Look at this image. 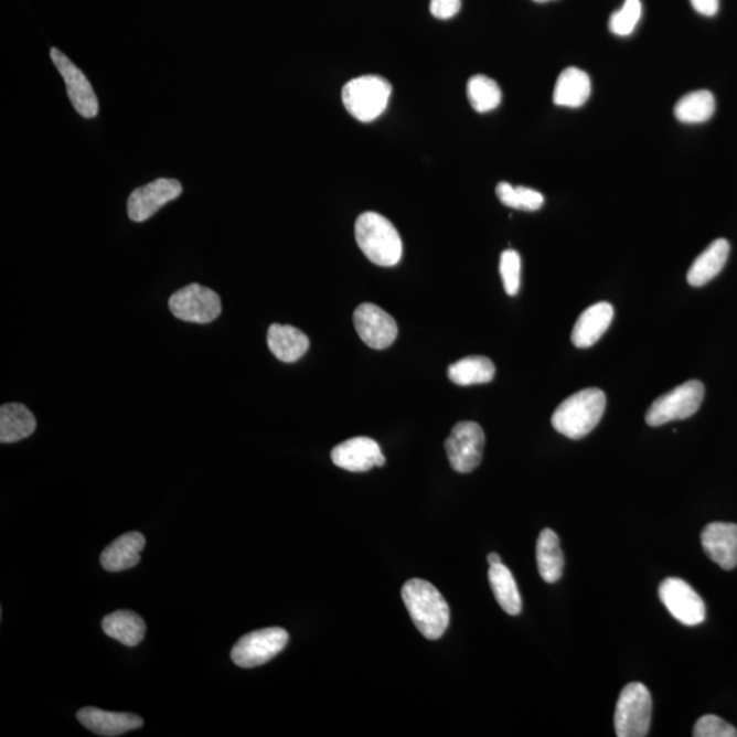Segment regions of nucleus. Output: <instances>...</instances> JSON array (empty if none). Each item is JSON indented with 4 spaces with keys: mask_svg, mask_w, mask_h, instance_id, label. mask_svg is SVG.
I'll return each instance as SVG.
<instances>
[{
    "mask_svg": "<svg viewBox=\"0 0 737 737\" xmlns=\"http://www.w3.org/2000/svg\"><path fill=\"white\" fill-rule=\"evenodd\" d=\"M403 602L419 632L430 641H437L448 629L449 607L446 598L429 581L407 580L402 589Z\"/></svg>",
    "mask_w": 737,
    "mask_h": 737,
    "instance_id": "f257e3e1",
    "label": "nucleus"
},
{
    "mask_svg": "<svg viewBox=\"0 0 737 737\" xmlns=\"http://www.w3.org/2000/svg\"><path fill=\"white\" fill-rule=\"evenodd\" d=\"M607 396L600 388H586L567 397L553 413L552 425L558 434L579 440L600 424Z\"/></svg>",
    "mask_w": 737,
    "mask_h": 737,
    "instance_id": "f03ea898",
    "label": "nucleus"
},
{
    "mask_svg": "<svg viewBox=\"0 0 737 737\" xmlns=\"http://www.w3.org/2000/svg\"><path fill=\"white\" fill-rule=\"evenodd\" d=\"M355 239L367 260L380 267H395L400 261V235L394 224L380 213L365 212L356 218Z\"/></svg>",
    "mask_w": 737,
    "mask_h": 737,
    "instance_id": "7ed1b4c3",
    "label": "nucleus"
},
{
    "mask_svg": "<svg viewBox=\"0 0 737 737\" xmlns=\"http://www.w3.org/2000/svg\"><path fill=\"white\" fill-rule=\"evenodd\" d=\"M393 88L387 79L378 76H362L343 86L342 100L345 109L360 122L368 124L382 117L388 107Z\"/></svg>",
    "mask_w": 737,
    "mask_h": 737,
    "instance_id": "20e7f679",
    "label": "nucleus"
},
{
    "mask_svg": "<svg viewBox=\"0 0 737 737\" xmlns=\"http://www.w3.org/2000/svg\"><path fill=\"white\" fill-rule=\"evenodd\" d=\"M653 699L647 685L627 684L615 712V730L619 737L648 736L652 724Z\"/></svg>",
    "mask_w": 737,
    "mask_h": 737,
    "instance_id": "39448f33",
    "label": "nucleus"
},
{
    "mask_svg": "<svg viewBox=\"0 0 737 737\" xmlns=\"http://www.w3.org/2000/svg\"><path fill=\"white\" fill-rule=\"evenodd\" d=\"M704 397L705 385L698 380H690L655 399L647 413V423L661 426L687 419L699 410Z\"/></svg>",
    "mask_w": 737,
    "mask_h": 737,
    "instance_id": "423d86ee",
    "label": "nucleus"
},
{
    "mask_svg": "<svg viewBox=\"0 0 737 737\" xmlns=\"http://www.w3.org/2000/svg\"><path fill=\"white\" fill-rule=\"evenodd\" d=\"M289 643V632L280 627L246 633L232 650V660L241 667L267 664Z\"/></svg>",
    "mask_w": 737,
    "mask_h": 737,
    "instance_id": "0eeeda50",
    "label": "nucleus"
},
{
    "mask_svg": "<svg viewBox=\"0 0 737 737\" xmlns=\"http://www.w3.org/2000/svg\"><path fill=\"white\" fill-rule=\"evenodd\" d=\"M445 446L451 468L468 474L482 462L485 434L477 423H459L453 426Z\"/></svg>",
    "mask_w": 737,
    "mask_h": 737,
    "instance_id": "6e6552de",
    "label": "nucleus"
},
{
    "mask_svg": "<svg viewBox=\"0 0 737 737\" xmlns=\"http://www.w3.org/2000/svg\"><path fill=\"white\" fill-rule=\"evenodd\" d=\"M169 307L177 319L195 324H209L222 312V301L217 293L197 284L178 290L170 298Z\"/></svg>",
    "mask_w": 737,
    "mask_h": 737,
    "instance_id": "1a4fd4ad",
    "label": "nucleus"
},
{
    "mask_svg": "<svg viewBox=\"0 0 737 737\" xmlns=\"http://www.w3.org/2000/svg\"><path fill=\"white\" fill-rule=\"evenodd\" d=\"M659 596L665 608L684 626H698L706 619V607L698 592L687 581L667 578L659 587Z\"/></svg>",
    "mask_w": 737,
    "mask_h": 737,
    "instance_id": "9d476101",
    "label": "nucleus"
},
{
    "mask_svg": "<svg viewBox=\"0 0 737 737\" xmlns=\"http://www.w3.org/2000/svg\"><path fill=\"white\" fill-rule=\"evenodd\" d=\"M51 60L65 79L68 99L76 111L86 119L96 118L99 114V100L83 71L61 53V50H51Z\"/></svg>",
    "mask_w": 737,
    "mask_h": 737,
    "instance_id": "9b49d317",
    "label": "nucleus"
},
{
    "mask_svg": "<svg viewBox=\"0 0 737 737\" xmlns=\"http://www.w3.org/2000/svg\"><path fill=\"white\" fill-rule=\"evenodd\" d=\"M354 327L362 342L374 350L388 349L397 337L394 317L374 303H362L355 309Z\"/></svg>",
    "mask_w": 737,
    "mask_h": 737,
    "instance_id": "f8f14e48",
    "label": "nucleus"
},
{
    "mask_svg": "<svg viewBox=\"0 0 737 737\" xmlns=\"http://www.w3.org/2000/svg\"><path fill=\"white\" fill-rule=\"evenodd\" d=\"M182 194V184L169 178L138 188L130 194L128 203L129 217L132 222L142 223L151 218L164 205L177 200Z\"/></svg>",
    "mask_w": 737,
    "mask_h": 737,
    "instance_id": "ddd939ff",
    "label": "nucleus"
},
{
    "mask_svg": "<svg viewBox=\"0 0 737 737\" xmlns=\"http://www.w3.org/2000/svg\"><path fill=\"white\" fill-rule=\"evenodd\" d=\"M332 462L351 473H365L373 468H382L385 457L382 448L368 437H354L337 446L331 452Z\"/></svg>",
    "mask_w": 737,
    "mask_h": 737,
    "instance_id": "4468645a",
    "label": "nucleus"
},
{
    "mask_svg": "<svg viewBox=\"0 0 737 737\" xmlns=\"http://www.w3.org/2000/svg\"><path fill=\"white\" fill-rule=\"evenodd\" d=\"M702 548L711 560L723 569L737 566V525L736 523L713 522L701 534Z\"/></svg>",
    "mask_w": 737,
    "mask_h": 737,
    "instance_id": "2eb2a0df",
    "label": "nucleus"
},
{
    "mask_svg": "<svg viewBox=\"0 0 737 737\" xmlns=\"http://www.w3.org/2000/svg\"><path fill=\"white\" fill-rule=\"evenodd\" d=\"M77 718L90 733L107 737L120 736L143 725V719L136 714L106 712L97 707H84L77 713Z\"/></svg>",
    "mask_w": 737,
    "mask_h": 737,
    "instance_id": "dca6fc26",
    "label": "nucleus"
},
{
    "mask_svg": "<svg viewBox=\"0 0 737 737\" xmlns=\"http://www.w3.org/2000/svg\"><path fill=\"white\" fill-rule=\"evenodd\" d=\"M615 310L608 302H598L579 316L573 330L572 341L579 349L591 348L600 341L612 324Z\"/></svg>",
    "mask_w": 737,
    "mask_h": 737,
    "instance_id": "f3484780",
    "label": "nucleus"
},
{
    "mask_svg": "<svg viewBox=\"0 0 737 737\" xmlns=\"http://www.w3.org/2000/svg\"><path fill=\"white\" fill-rule=\"evenodd\" d=\"M143 548H146V537L141 533L130 532L120 535L103 551L102 566L108 573L126 572L140 563V553Z\"/></svg>",
    "mask_w": 737,
    "mask_h": 737,
    "instance_id": "a211bd4d",
    "label": "nucleus"
},
{
    "mask_svg": "<svg viewBox=\"0 0 737 737\" xmlns=\"http://www.w3.org/2000/svg\"><path fill=\"white\" fill-rule=\"evenodd\" d=\"M267 342L270 353L287 364L301 360L310 345L309 338L302 331L280 324L269 327Z\"/></svg>",
    "mask_w": 737,
    "mask_h": 737,
    "instance_id": "6ab92c4d",
    "label": "nucleus"
},
{
    "mask_svg": "<svg viewBox=\"0 0 737 737\" xmlns=\"http://www.w3.org/2000/svg\"><path fill=\"white\" fill-rule=\"evenodd\" d=\"M730 252L727 239H716L706 247L705 252L695 258L687 274V281L693 287H702L722 273L727 264Z\"/></svg>",
    "mask_w": 737,
    "mask_h": 737,
    "instance_id": "aec40b11",
    "label": "nucleus"
},
{
    "mask_svg": "<svg viewBox=\"0 0 737 737\" xmlns=\"http://www.w3.org/2000/svg\"><path fill=\"white\" fill-rule=\"evenodd\" d=\"M102 629L106 635L115 639L125 647L135 648L146 637L147 624L140 615L132 610H115L102 621Z\"/></svg>",
    "mask_w": 737,
    "mask_h": 737,
    "instance_id": "412c9836",
    "label": "nucleus"
},
{
    "mask_svg": "<svg viewBox=\"0 0 737 737\" xmlns=\"http://www.w3.org/2000/svg\"><path fill=\"white\" fill-rule=\"evenodd\" d=\"M591 83L589 76L577 67H568L557 78L553 102L555 105L578 108L589 100Z\"/></svg>",
    "mask_w": 737,
    "mask_h": 737,
    "instance_id": "4be33fe9",
    "label": "nucleus"
},
{
    "mask_svg": "<svg viewBox=\"0 0 737 737\" xmlns=\"http://www.w3.org/2000/svg\"><path fill=\"white\" fill-rule=\"evenodd\" d=\"M36 418L21 403H8L0 408V441L3 445L26 439L36 430Z\"/></svg>",
    "mask_w": 737,
    "mask_h": 737,
    "instance_id": "5701e85b",
    "label": "nucleus"
},
{
    "mask_svg": "<svg viewBox=\"0 0 737 737\" xmlns=\"http://www.w3.org/2000/svg\"><path fill=\"white\" fill-rule=\"evenodd\" d=\"M537 566L546 584H556L564 572V555L558 535L551 528L541 532L537 541Z\"/></svg>",
    "mask_w": 737,
    "mask_h": 737,
    "instance_id": "b1692460",
    "label": "nucleus"
},
{
    "mask_svg": "<svg viewBox=\"0 0 737 737\" xmlns=\"http://www.w3.org/2000/svg\"><path fill=\"white\" fill-rule=\"evenodd\" d=\"M489 584H491L494 597L505 613L516 616L522 612V597L514 575L503 563L489 568Z\"/></svg>",
    "mask_w": 737,
    "mask_h": 737,
    "instance_id": "393cba45",
    "label": "nucleus"
},
{
    "mask_svg": "<svg viewBox=\"0 0 737 737\" xmlns=\"http://www.w3.org/2000/svg\"><path fill=\"white\" fill-rule=\"evenodd\" d=\"M496 367L487 356H466L448 367V377L453 384L468 385L491 383Z\"/></svg>",
    "mask_w": 737,
    "mask_h": 737,
    "instance_id": "a878e982",
    "label": "nucleus"
},
{
    "mask_svg": "<svg viewBox=\"0 0 737 737\" xmlns=\"http://www.w3.org/2000/svg\"><path fill=\"white\" fill-rule=\"evenodd\" d=\"M716 100L709 90H696L682 97L675 106V117L683 124H704L713 117Z\"/></svg>",
    "mask_w": 737,
    "mask_h": 737,
    "instance_id": "bb28decb",
    "label": "nucleus"
},
{
    "mask_svg": "<svg viewBox=\"0 0 737 737\" xmlns=\"http://www.w3.org/2000/svg\"><path fill=\"white\" fill-rule=\"evenodd\" d=\"M468 97L477 113L485 114L500 106L501 89L496 81L478 74L469 79Z\"/></svg>",
    "mask_w": 737,
    "mask_h": 737,
    "instance_id": "cd10ccee",
    "label": "nucleus"
},
{
    "mask_svg": "<svg viewBox=\"0 0 737 737\" xmlns=\"http://www.w3.org/2000/svg\"><path fill=\"white\" fill-rule=\"evenodd\" d=\"M496 194L501 203L510 209L521 211H538L544 205V195L537 190L512 186L509 182H500L496 188Z\"/></svg>",
    "mask_w": 737,
    "mask_h": 737,
    "instance_id": "c85d7f7f",
    "label": "nucleus"
},
{
    "mask_svg": "<svg viewBox=\"0 0 737 737\" xmlns=\"http://www.w3.org/2000/svg\"><path fill=\"white\" fill-rule=\"evenodd\" d=\"M642 17L641 0H626L623 8L610 15L609 29L616 36H630Z\"/></svg>",
    "mask_w": 737,
    "mask_h": 737,
    "instance_id": "c756f323",
    "label": "nucleus"
},
{
    "mask_svg": "<svg viewBox=\"0 0 737 737\" xmlns=\"http://www.w3.org/2000/svg\"><path fill=\"white\" fill-rule=\"evenodd\" d=\"M521 269L522 260L520 253L509 249L501 253L500 257V275L503 279L505 292L509 296H516L521 289Z\"/></svg>",
    "mask_w": 737,
    "mask_h": 737,
    "instance_id": "7c9ffc66",
    "label": "nucleus"
},
{
    "mask_svg": "<svg viewBox=\"0 0 737 737\" xmlns=\"http://www.w3.org/2000/svg\"><path fill=\"white\" fill-rule=\"evenodd\" d=\"M693 736L695 737H736L737 730L734 725L728 724L725 719L707 714L696 722Z\"/></svg>",
    "mask_w": 737,
    "mask_h": 737,
    "instance_id": "2f4dec72",
    "label": "nucleus"
},
{
    "mask_svg": "<svg viewBox=\"0 0 737 737\" xmlns=\"http://www.w3.org/2000/svg\"><path fill=\"white\" fill-rule=\"evenodd\" d=\"M462 0H430V13L439 20H449L459 13Z\"/></svg>",
    "mask_w": 737,
    "mask_h": 737,
    "instance_id": "473e14b6",
    "label": "nucleus"
},
{
    "mask_svg": "<svg viewBox=\"0 0 737 737\" xmlns=\"http://www.w3.org/2000/svg\"><path fill=\"white\" fill-rule=\"evenodd\" d=\"M691 4L699 14L706 17L716 15L719 9V0H691Z\"/></svg>",
    "mask_w": 737,
    "mask_h": 737,
    "instance_id": "72a5a7b5",
    "label": "nucleus"
},
{
    "mask_svg": "<svg viewBox=\"0 0 737 737\" xmlns=\"http://www.w3.org/2000/svg\"><path fill=\"white\" fill-rule=\"evenodd\" d=\"M488 563L489 566H498V564H501V557L498 553H491V555L488 556Z\"/></svg>",
    "mask_w": 737,
    "mask_h": 737,
    "instance_id": "f704fd0d",
    "label": "nucleus"
},
{
    "mask_svg": "<svg viewBox=\"0 0 737 737\" xmlns=\"http://www.w3.org/2000/svg\"><path fill=\"white\" fill-rule=\"evenodd\" d=\"M534 2L546 3V2H552V0H534Z\"/></svg>",
    "mask_w": 737,
    "mask_h": 737,
    "instance_id": "c9c22d12",
    "label": "nucleus"
}]
</instances>
